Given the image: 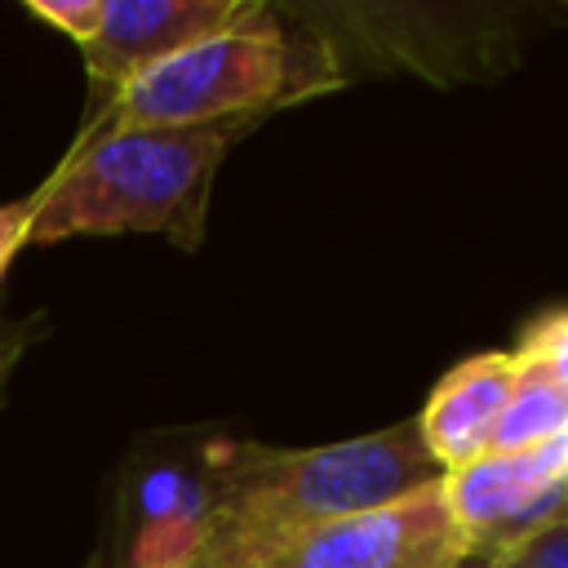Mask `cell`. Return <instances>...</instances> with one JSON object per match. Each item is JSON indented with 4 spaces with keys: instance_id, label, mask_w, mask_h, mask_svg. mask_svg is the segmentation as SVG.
<instances>
[{
    "instance_id": "1",
    "label": "cell",
    "mask_w": 568,
    "mask_h": 568,
    "mask_svg": "<svg viewBox=\"0 0 568 568\" xmlns=\"http://www.w3.org/2000/svg\"><path fill=\"white\" fill-rule=\"evenodd\" d=\"M439 475L417 422L311 448L235 439L209 457L195 506L178 515L169 550L146 568H253L280 546L408 497Z\"/></svg>"
},
{
    "instance_id": "2",
    "label": "cell",
    "mask_w": 568,
    "mask_h": 568,
    "mask_svg": "<svg viewBox=\"0 0 568 568\" xmlns=\"http://www.w3.org/2000/svg\"><path fill=\"white\" fill-rule=\"evenodd\" d=\"M253 124L257 120H222L75 138L67 160L40 182L44 204L31 244H62L75 235H169L178 248L195 253L204 244L217 164Z\"/></svg>"
},
{
    "instance_id": "3",
    "label": "cell",
    "mask_w": 568,
    "mask_h": 568,
    "mask_svg": "<svg viewBox=\"0 0 568 568\" xmlns=\"http://www.w3.org/2000/svg\"><path fill=\"white\" fill-rule=\"evenodd\" d=\"M346 84L333 53L275 4H257L226 31L155 62L84 115L80 138L115 129H191L262 120L302 98Z\"/></svg>"
},
{
    "instance_id": "4",
    "label": "cell",
    "mask_w": 568,
    "mask_h": 568,
    "mask_svg": "<svg viewBox=\"0 0 568 568\" xmlns=\"http://www.w3.org/2000/svg\"><path fill=\"white\" fill-rule=\"evenodd\" d=\"M280 13L333 53L342 80L351 67H390L430 84L506 71L528 40L524 22L550 18L524 4H284Z\"/></svg>"
},
{
    "instance_id": "5",
    "label": "cell",
    "mask_w": 568,
    "mask_h": 568,
    "mask_svg": "<svg viewBox=\"0 0 568 568\" xmlns=\"http://www.w3.org/2000/svg\"><path fill=\"white\" fill-rule=\"evenodd\" d=\"M439 493L462 528L470 568H493L519 541L568 515V448L550 439L537 448L484 453L439 475Z\"/></svg>"
},
{
    "instance_id": "6",
    "label": "cell",
    "mask_w": 568,
    "mask_h": 568,
    "mask_svg": "<svg viewBox=\"0 0 568 568\" xmlns=\"http://www.w3.org/2000/svg\"><path fill=\"white\" fill-rule=\"evenodd\" d=\"M253 568H470V555L435 479L408 497L324 524Z\"/></svg>"
},
{
    "instance_id": "7",
    "label": "cell",
    "mask_w": 568,
    "mask_h": 568,
    "mask_svg": "<svg viewBox=\"0 0 568 568\" xmlns=\"http://www.w3.org/2000/svg\"><path fill=\"white\" fill-rule=\"evenodd\" d=\"M253 0H102L93 36L80 44L93 111L155 62L235 27Z\"/></svg>"
},
{
    "instance_id": "8",
    "label": "cell",
    "mask_w": 568,
    "mask_h": 568,
    "mask_svg": "<svg viewBox=\"0 0 568 568\" xmlns=\"http://www.w3.org/2000/svg\"><path fill=\"white\" fill-rule=\"evenodd\" d=\"M515 382H519V359L510 351H479L453 364L430 386L417 413V430L444 475L488 453L493 430L515 395Z\"/></svg>"
},
{
    "instance_id": "9",
    "label": "cell",
    "mask_w": 568,
    "mask_h": 568,
    "mask_svg": "<svg viewBox=\"0 0 568 568\" xmlns=\"http://www.w3.org/2000/svg\"><path fill=\"white\" fill-rule=\"evenodd\" d=\"M564 426H568V386H559L555 377L519 364L515 395H510V404H506V413L493 430L488 453H515V448L550 444V439L564 435Z\"/></svg>"
},
{
    "instance_id": "10",
    "label": "cell",
    "mask_w": 568,
    "mask_h": 568,
    "mask_svg": "<svg viewBox=\"0 0 568 568\" xmlns=\"http://www.w3.org/2000/svg\"><path fill=\"white\" fill-rule=\"evenodd\" d=\"M510 351L519 364L568 386V306H555V311H541L537 320H528Z\"/></svg>"
},
{
    "instance_id": "11",
    "label": "cell",
    "mask_w": 568,
    "mask_h": 568,
    "mask_svg": "<svg viewBox=\"0 0 568 568\" xmlns=\"http://www.w3.org/2000/svg\"><path fill=\"white\" fill-rule=\"evenodd\" d=\"M493 568H568V515L519 541L510 555H501Z\"/></svg>"
},
{
    "instance_id": "12",
    "label": "cell",
    "mask_w": 568,
    "mask_h": 568,
    "mask_svg": "<svg viewBox=\"0 0 568 568\" xmlns=\"http://www.w3.org/2000/svg\"><path fill=\"white\" fill-rule=\"evenodd\" d=\"M40 204H44V186L27 191L22 200L0 204V280H4L9 262L18 257V248H27V244H31V226H36Z\"/></svg>"
},
{
    "instance_id": "13",
    "label": "cell",
    "mask_w": 568,
    "mask_h": 568,
    "mask_svg": "<svg viewBox=\"0 0 568 568\" xmlns=\"http://www.w3.org/2000/svg\"><path fill=\"white\" fill-rule=\"evenodd\" d=\"M27 9L49 22L53 31H62L67 40L84 44L98 27V13H102V0H27Z\"/></svg>"
},
{
    "instance_id": "14",
    "label": "cell",
    "mask_w": 568,
    "mask_h": 568,
    "mask_svg": "<svg viewBox=\"0 0 568 568\" xmlns=\"http://www.w3.org/2000/svg\"><path fill=\"white\" fill-rule=\"evenodd\" d=\"M4 320V315H0ZM18 351H22V337L18 328H4L0 324V399H4V382H9V368L18 364Z\"/></svg>"
},
{
    "instance_id": "15",
    "label": "cell",
    "mask_w": 568,
    "mask_h": 568,
    "mask_svg": "<svg viewBox=\"0 0 568 568\" xmlns=\"http://www.w3.org/2000/svg\"><path fill=\"white\" fill-rule=\"evenodd\" d=\"M559 439H564V448H568V426H564V435H559Z\"/></svg>"
}]
</instances>
